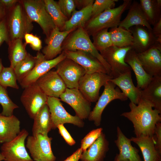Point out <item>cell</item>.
I'll list each match as a JSON object with an SVG mask.
<instances>
[{"label":"cell","mask_w":161,"mask_h":161,"mask_svg":"<svg viewBox=\"0 0 161 161\" xmlns=\"http://www.w3.org/2000/svg\"><path fill=\"white\" fill-rule=\"evenodd\" d=\"M94 2L79 10H75L72 13L70 18L66 22L64 31L69 30L80 27L84 28L85 24L91 17L92 5Z\"/></svg>","instance_id":"f546056e"},{"label":"cell","mask_w":161,"mask_h":161,"mask_svg":"<svg viewBox=\"0 0 161 161\" xmlns=\"http://www.w3.org/2000/svg\"><path fill=\"white\" fill-rule=\"evenodd\" d=\"M116 86L110 80L106 83L104 86L102 93L99 97L93 110L90 112L88 119L89 120L93 121L97 126L100 125L102 113L109 103L116 99L124 101L128 98L118 88H115Z\"/></svg>","instance_id":"8992f818"},{"label":"cell","mask_w":161,"mask_h":161,"mask_svg":"<svg viewBox=\"0 0 161 161\" xmlns=\"http://www.w3.org/2000/svg\"><path fill=\"white\" fill-rule=\"evenodd\" d=\"M129 30L133 37L131 49L137 53L144 52L154 47L161 49V44L157 43V38L154 35L152 30L141 25L133 26Z\"/></svg>","instance_id":"2e32d148"},{"label":"cell","mask_w":161,"mask_h":161,"mask_svg":"<svg viewBox=\"0 0 161 161\" xmlns=\"http://www.w3.org/2000/svg\"><path fill=\"white\" fill-rule=\"evenodd\" d=\"M0 104L2 108L1 114L7 116L13 115L14 110L19 106L10 98L6 89L0 85Z\"/></svg>","instance_id":"d590c367"},{"label":"cell","mask_w":161,"mask_h":161,"mask_svg":"<svg viewBox=\"0 0 161 161\" xmlns=\"http://www.w3.org/2000/svg\"><path fill=\"white\" fill-rule=\"evenodd\" d=\"M37 60L36 56H33L28 53L26 57L16 64L14 70L19 83L33 69Z\"/></svg>","instance_id":"e575fe53"},{"label":"cell","mask_w":161,"mask_h":161,"mask_svg":"<svg viewBox=\"0 0 161 161\" xmlns=\"http://www.w3.org/2000/svg\"><path fill=\"white\" fill-rule=\"evenodd\" d=\"M24 10L30 20L38 23L46 38L55 27L47 12L44 0H24L22 1Z\"/></svg>","instance_id":"277c9868"},{"label":"cell","mask_w":161,"mask_h":161,"mask_svg":"<svg viewBox=\"0 0 161 161\" xmlns=\"http://www.w3.org/2000/svg\"><path fill=\"white\" fill-rule=\"evenodd\" d=\"M46 9L55 27L61 31H64L66 22L68 19L64 15L58 4L53 0H44Z\"/></svg>","instance_id":"836d02e7"},{"label":"cell","mask_w":161,"mask_h":161,"mask_svg":"<svg viewBox=\"0 0 161 161\" xmlns=\"http://www.w3.org/2000/svg\"><path fill=\"white\" fill-rule=\"evenodd\" d=\"M52 137L41 134L28 136L26 147L35 161H55L56 158L52 151Z\"/></svg>","instance_id":"9c48e42d"},{"label":"cell","mask_w":161,"mask_h":161,"mask_svg":"<svg viewBox=\"0 0 161 161\" xmlns=\"http://www.w3.org/2000/svg\"><path fill=\"white\" fill-rule=\"evenodd\" d=\"M19 1L17 0H0V2L7 9L15 6Z\"/></svg>","instance_id":"681fc988"},{"label":"cell","mask_w":161,"mask_h":161,"mask_svg":"<svg viewBox=\"0 0 161 161\" xmlns=\"http://www.w3.org/2000/svg\"><path fill=\"white\" fill-rule=\"evenodd\" d=\"M109 32L112 46L120 48L131 47L133 37L129 30L118 26L111 28Z\"/></svg>","instance_id":"1f68e13d"},{"label":"cell","mask_w":161,"mask_h":161,"mask_svg":"<svg viewBox=\"0 0 161 161\" xmlns=\"http://www.w3.org/2000/svg\"><path fill=\"white\" fill-rule=\"evenodd\" d=\"M24 89L20 100L30 117L33 119L38 112L47 104L48 97L36 82Z\"/></svg>","instance_id":"8fae6325"},{"label":"cell","mask_w":161,"mask_h":161,"mask_svg":"<svg viewBox=\"0 0 161 161\" xmlns=\"http://www.w3.org/2000/svg\"><path fill=\"white\" fill-rule=\"evenodd\" d=\"M125 61L134 73L137 81V87L141 90L145 88L151 81L152 77L145 71L137 57V53L132 49L127 52Z\"/></svg>","instance_id":"d4e9b609"},{"label":"cell","mask_w":161,"mask_h":161,"mask_svg":"<svg viewBox=\"0 0 161 161\" xmlns=\"http://www.w3.org/2000/svg\"><path fill=\"white\" fill-rule=\"evenodd\" d=\"M22 39L18 38L11 41L8 43L10 66L13 69L17 64L26 57L28 54L22 42Z\"/></svg>","instance_id":"d6a6232c"},{"label":"cell","mask_w":161,"mask_h":161,"mask_svg":"<svg viewBox=\"0 0 161 161\" xmlns=\"http://www.w3.org/2000/svg\"><path fill=\"white\" fill-rule=\"evenodd\" d=\"M130 139L139 147L144 161H161V154L155 147L156 141L154 135L149 136L142 135L139 137H131Z\"/></svg>","instance_id":"4316f807"},{"label":"cell","mask_w":161,"mask_h":161,"mask_svg":"<svg viewBox=\"0 0 161 161\" xmlns=\"http://www.w3.org/2000/svg\"><path fill=\"white\" fill-rule=\"evenodd\" d=\"M24 38L25 44H29L32 49L39 51L42 48V42L40 38L30 33L25 34Z\"/></svg>","instance_id":"b9f144b4"},{"label":"cell","mask_w":161,"mask_h":161,"mask_svg":"<svg viewBox=\"0 0 161 161\" xmlns=\"http://www.w3.org/2000/svg\"><path fill=\"white\" fill-rule=\"evenodd\" d=\"M94 1L93 0H74L76 7L80 8V10L86 7Z\"/></svg>","instance_id":"c3c4849f"},{"label":"cell","mask_w":161,"mask_h":161,"mask_svg":"<svg viewBox=\"0 0 161 161\" xmlns=\"http://www.w3.org/2000/svg\"><path fill=\"white\" fill-rule=\"evenodd\" d=\"M103 128H100L90 131L81 140L80 148L83 151L87 149L100 137Z\"/></svg>","instance_id":"ab89813d"},{"label":"cell","mask_w":161,"mask_h":161,"mask_svg":"<svg viewBox=\"0 0 161 161\" xmlns=\"http://www.w3.org/2000/svg\"><path fill=\"white\" fill-rule=\"evenodd\" d=\"M47 104L49 109L53 129L56 128L59 124L66 123L72 124L79 127L83 126V120L68 112L58 98L48 97Z\"/></svg>","instance_id":"5bb4252c"},{"label":"cell","mask_w":161,"mask_h":161,"mask_svg":"<svg viewBox=\"0 0 161 161\" xmlns=\"http://www.w3.org/2000/svg\"><path fill=\"white\" fill-rule=\"evenodd\" d=\"M152 31L157 41L161 42V18L153 25Z\"/></svg>","instance_id":"bcb514c9"},{"label":"cell","mask_w":161,"mask_h":161,"mask_svg":"<svg viewBox=\"0 0 161 161\" xmlns=\"http://www.w3.org/2000/svg\"><path fill=\"white\" fill-rule=\"evenodd\" d=\"M109 146V142L102 132L95 142L83 152L80 159L81 161H103Z\"/></svg>","instance_id":"603a6c76"},{"label":"cell","mask_w":161,"mask_h":161,"mask_svg":"<svg viewBox=\"0 0 161 161\" xmlns=\"http://www.w3.org/2000/svg\"><path fill=\"white\" fill-rule=\"evenodd\" d=\"M17 80L14 69L10 66L4 67L0 73V85L6 89L9 87L18 89Z\"/></svg>","instance_id":"74e56055"},{"label":"cell","mask_w":161,"mask_h":161,"mask_svg":"<svg viewBox=\"0 0 161 161\" xmlns=\"http://www.w3.org/2000/svg\"><path fill=\"white\" fill-rule=\"evenodd\" d=\"M20 122L13 114L7 116L0 113V143L14 139L21 131Z\"/></svg>","instance_id":"cb8c5ba5"},{"label":"cell","mask_w":161,"mask_h":161,"mask_svg":"<svg viewBox=\"0 0 161 161\" xmlns=\"http://www.w3.org/2000/svg\"><path fill=\"white\" fill-rule=\"evenodd\" d=\"M140 4L149 24L154 25L161 18V0H140Z\"/></svg>","instance_id":"4dcf8cb0"},{"label":"cell","mask_w":161,"mask_h":161,"mask_svg":"<svg viewBox=\"0 0 161 161\" xmlns=\"http://www.w3.org/2000/svg\"><path fill=\"white\" fill-rule=\"evenodd\" d=\"M83 152L80 147L64 161H78Z\"/></svg>","instance_id":"7dc6e473"},{"label":"cell","mask_w":161,"mask_h":161,"mask_svg":"<svg viewBox=\"0 0 161 161\" xmlns=\"http://www.w3.org/2000/svg\"><path fill=\"white\" fill-rule=\"evenodd\" d=\"M10 41L7 21L5 18L0 21V46L4 41L8 44Z\"/></svg>","instance_id":"7bdbcfd3"},{"label":"cell","mask_w":161,"mask_h":161,"mask_svg":"<svg viewBox=\"0 0 161 161\" xmlns=\"http://www.w3.org/2000/svg\"><path fill=\"white\" fill-rule=\"evenodd\" d=\"M4 158L2 154L0 152V161H2L4 160Z\"/></svg>","instance_id":"f5cc1de1"},{"label":"cell","mask_w":161,"mask_h":161,"mask_svg":"<svg viewBox=\"0 0 161 161\" xmlns=\"http://www.w3.org/2000/svg\"><path fill=\"white\" fill-rule=\"evenodd\" d=\"M154 137L156 141L155 147L156 149L161 154V123L159 122L156 125Z\"/></svg>","instance_id":"f6af8a7d"},{"label":"cell","mask_w":161,"mask_h":161,"mask_svg":"<svg viewBox=\"0 0 161 161\" xmlns=\"http://www.w3.org/2000/svg\"><path fill=\"white\" fill-rule=\"evenodd\" d=\"M62 48L63 51L80 50L91 54L99 61L110 75V66L96 49L84 27H79L70 33L63 41Z\"/></svg>","instance_id":"3957f363"},{"label":"cell","mask_w":161,"mask_h":161,"mask_svg":"<svg viewBox=\"0 0 161 161\" xmlns=\"http://www.w3.org/2000/svg\"><path fill=\"white\" fill-rule=\"evenodd\" d=\"M58 3L63 14L69 19L75 10L76 7L74 0H59Z\"/></svg>","instance_id":"60d3db41"},{"label":"cell","mask_w":161,"mask_h":161,"mask_svg":"<svg viewBox=\"0 0 161 161\" xmlns=\"http://www.w3.org/2000/svg\"><path fill=\"white\" fill-rule=\"evenodd\" d=\"M57 128L58 129L59 134L69 145L72 146L75 143V141L70 135L64 124H61L58 125Z\"/></svg>","instance_id":"ee69618b"},{"label":"cell","mask_w":161,"mask_h":161,"mask_svg":"<svg viewBox=\"0 0 161 161\" xmlns=\"http://www.w3.org/2000/svg\"><path fill=\"white\" fill-rule=\"evenodd\" d=\"M33 120L32 135L40 134L47 136L48 133L53 129L52 123L47 104L38 112Z\"/></svg>","instance_id":"f1b7e54d"},{"label":"cell","mask_w":161,"mask_h":161,"mask_svg":"<svg viewBox=\"0 0 161 161\" xmlns=\"http://www.w3.org/2000/svg\"><path fill=\"white\" fill-rule=\"evenodd\" d=\"M66 58L71 59L81 66L86 74L95 72L107 73L102 64L91 54L80 50L63 51Z\"/></svg>","instance_id":"ac0fdd59"},{"label":"cell","mask_w":161,"mask_h":161,"mask_svg":"<svg viewBox=\"0 0 161 161\" xmlns=\"http://www.w3.org/2000/svg\"><path fill=\"white\" fill-rule=\"evenodd\" d=\"M118 1V0L95 1L92 5L91 18L97 16L107 9L114 8L116 3Z\"/></svg>","instance_id":"f35d334b"},{"label":"cell","mask_w":161,"mask_h":161,"mask_svg":"<svg viewBox=\"0 0 161 161\" xmlns=\"http://www.w3.org/2000/svg\"><path fill=\"white\" fill-rule=\"evenodd\" d=\"M129 106L130 111L120 115L132 123L136 137L142 135L153 136L156 124L161 121V112L153 109L150 102L142 98L137 104L131 102Z\"/></svg>","instance_id":"6da1fadb"},{"label":"cell","mask_w":161,"mask_h":161,"mask_svg":"<svg viewBox=\"0 0 161 161\" xmlns=\"http://www.w3.org/2000/svg\"><path fill=\"white\" fill-rule=\"evenodd\" d=\"M61 100L70 105L76 115L83 120L88 118L91 111V103L88 101L78 89L66 88L60 96Z\"/></svg>","instance_id":"9a60e30c"},{"label":"cell","mask_w":161,"mask_h":161,"mask_svg":"<svg viewBox=\"0 0 161 161\" xmlns=\"http://www.w3.org/2000/svg\"><path fill=\"white\" fill-rule=\"evenodd\" d=\"M55 67L56 71L67 88L78 89L80 79L86 74L85 69L81 66L66 58Z\"/></svg>","instance_id":"7c38bea8"},{"label":"cell","mask_w":161,"mask_h":161,"mask_svg":"<svg viewBox=\"0 0 161 161\" xmlns=\"http://www.w3.org/2000/svg\"><path fill=\"white\" fill-rule=\"evenodd\" d=\"M36 56L37 60L34 67L20 83L23 89L36 83L40 78L55 67L60 62L66 58L63 51L61 54L52 60L46 59L43 54L39 52Z\"/></svg>","instance_id":"4fadbf2b"},{"label":"cell","mask_w":161,"mask_h":161,"mask_svg":"<svg viewBox=\"0 0 161 161\" xmlns=\"http://www.w3.org/2000/svg\"><path fill=\"white\" fill-rule=\"evenodd\" d=\"M129 9L126 16L121 21L119 27L129 30L133 26L141 25L152 30V27L148 22L139 3L134 0Z\"/></svg>","instance_id":"7402d4cb"},{"label":"cell","mask_w":161,"mask_h":161,"mask_svg":"<svg viewBox=\"0 0 161 161\" xmlns=\"http://www.w3.org/2000/svg\"><path fill=\"white\" fill-rule=\"evenodd\" d=\"M92 36L93 44L97 50L100 52L112 46L108 29L101 30Z\"/></svg>","instance_id":"8d00e7d4"},{"label":"cell","mask_w":161,"mask_h":161,"mask_svg":"<svg viewBox=\"0 0 161 161\" xmlns=\"http://www.w3.org/2000/svg\"><path fill=\"white\" fill-rule=\"evenodd\" d=\"M110 81L117 86L132 102L137 104L141 98V89L134 85L132 78L131 71L123 74Z\"/></svg>","instance_id":"484cf974"},{"label":"cell","mask_w":161,"mask_h":161,"mask_svg":"<svg viewBox=\"0 0 161 161\" xmlns=\"http://www.w3.org/2000/svg\"><path fill=\"white\" fill-rule=\"evenodd\" d=\"M145 72L152 77L161 76V49L156 47L137 53Z\"/></svg>","instance_id":"ffe728a7"},{"label":"cell","mask_w":161,"mask_h":161,"mask_svg":"<svg viewBox=\"0 0 161 161\" xmlns=\"http://www.w3.org/2000/svg\"><path fill=\"white\" fill-rule=\"evenodd\" d=\"M28 134V131L23 129L14 139L2 144L1 153L4 161H33L25 146V140Z\"/></svg>","instance_id":"ba28073f"},{"label":"cell","mask_w":161,"mask_h":161,"mask_svg":"<svg viewBox=\"0 0 161 161\" xmlns=\"http://www.w3.org/2000/svg\"><path fill=\"white\" fill-rule=\"evenodd\" d=\"M36 83L47 97L59 98L67 88L56 70H50L40 78Z\"/></svg>","instance_id":"e0dca14e"},{"label":"cell","mask_w":161,"mask_h":161,"mask_svg":"<svg viewBox=\"0 0 161 161\" xmlns=\"http://www.w3.org/2000/svg\"><path fill=\"white\" fill-rule=\"evenodd\" d=\"M6 9L0 2V21L5 18Z\"/></svg>","instance_id":"f907efd6"},{"label":"cell","mask_w":161,"mask_h":161,"mask_svg":"<svg viewBox=\"0 0 161 161\" xmlns=\"http://www.w3.org/2000/svg\"><path fill=\"white\" fill-rule=\"evenodd\" d=\"M141 96L161 112V76L153 77L148 86L141 90Z\"/></svg>","instance_id":"83f0119b"},{"label":"cell","mask_w":161,"mask_h":161,"mask_svg":"<svg viewBox=\"0 0 161 161\" xmlns=\"http://www.w3.org/2000/svg\"><path fill=\"white\" fill-rule=\"evenodd\" d=\"M4 67L2 65L1 59L0 58V73L2 71Z\"/></svg>","instance_id":"816d5d0a"},{"label":"cell","mask_w":161,"mask_h":161,"mask_svg":"<svg viewBox=\"0 0 161 161\" xmlns=\"http://www.w3.org/2000/svg\"><path fill=\"white\" fill-rule=\"evenodd\" d=\"M112 78L111 75L105 73H86L79 81L78 89L89 102H95L99 97L100 88Z\"/></svg>","instance_id":"52a82bcc"},{"label":"cell","mask_w":161,"mask_h":161,"mask_svg":"<svg viewBox=\"0 0 161 161\" xmlns=\"http://www.w3.org/2000/svg\"><path fill=\"white\" fill-rule=\"evenodd\" d=\"M131 49V47L120 48L112 46L100 52L102 57L110 67V75L113 78L131 71V67L125 61L127 52Z\"/></svg>","instance_id":"30bf717a"},{"label":"cell","mask_w":161,"mask_h":161,"mask_svg":"<svg viewBox=\"0 0 161 161\" xmlns=\"http://www.w3.org/2000/svg\"><path fill=\"white\" fill-rule=\"evenodd\" d=\"M76 28L63 31L56 27L54 29L49 37L46 39L47 45L42 50V53L45 58L47 60H52L61 54L63 51L62 45L63 41L67 36Z\"/></svg>","instance_id":"44dd1931"},{"label":"cell","mask_w":161,"mask_h":161,"mask_svg":"<svg viewBox=\"0 0 161 161\" xmlns=\"http://www.w3.org/2000/svg\"><path fill=\"white\" fill-rule=\"evenodd\" d=\"M131 2V0H124L118 7L107 9L91 18L85 24L84 29L89 36H93L103 30L118 27L122 14L129 9Z\"/></svg>","instance_id":"7a4b0ae2"},{"label":"cell","mask_w":161,"mask_h":161,"mask_svg":"<svg viewBox=\"0 0 161 161\" xmlns=\"http://www.w3.org/2000/svg\"><path fill=\"white\" fill-rule=\"evenodd\" d=\"M7 23L10 41L22 39L25 34L30 33L33 27L20 4L14 7Z\"/></svg>","instance_id":"5b68a950"},{"label":"cell","mask_w":161,"mask_h":161,"mask_svg":"<svg viewBox=\"0 0 161 161\" xmlns=\"http://www.w3.org/2000/svg\"><path fill=\"white\" fill-rule=\"evenodd\" d=\"M117 133V139L114 143L119 153L115 156L114 161H142L139 150L132 145L130 139L126 136L119 126Z\"/></svg>","instance_id":"d6986e66"}]
</instances>
